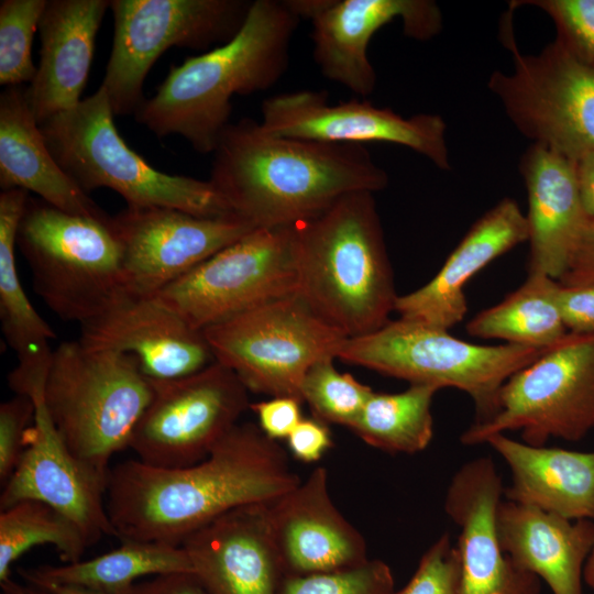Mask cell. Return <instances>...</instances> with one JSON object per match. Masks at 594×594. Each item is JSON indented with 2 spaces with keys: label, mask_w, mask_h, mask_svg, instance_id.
<instances>
[{
  "label": "cell",
  "mask_w": 594,
  "mask_h": 594,
  "mask_svg": "<svg viewBox=\"0 0 594 594\" xmlns=\"http://www.w3.org/2000/svg\"><path fill=\"white\" fill-rule=\"evenodd\" d=\"M121 594H208L194 573L155 575L134 583Z\"/></svg>",
  "instance_id": "44"
},
{
  "label": "cell",
  "mask_w": 594,
  "mask_h": 594,
  "mask_svg": "<svg viewBox=\"0 0 594 594\" xmlns=\"http://www.w3.org/2000/svg\"><path fill=\"white\" fill-rule=\"evenodd\" d=\"M557 283L542 273H528L522 285L501 302L474 316L466 323V332L510 344L553 345L568 333L554 299Z\"/></svg>",
  "instance_id": "31"
},
{
  "label": "cell",
  "mask_w": 594,
  "mask_h": 594,
  "mask_svg": "<svg viewBox=\"0 0 594 594\" xmlns=\"http://www.w3.org/2000/svg\"><path fill=\"white\" fill-rule=\"evenodd\" d=\"M510 21L508 14L503 40L513 69L494 72L487 87L522 135L574 162L594 151V62L557 40L538 54H522Z\"/></svg>",
  "instance_id": "9"
},
{
  "label": "cell",
  "mask_w": 594,
  "mask_h": 594,
  "mask_svg": "<svg viewBox=\"0 0 594 594\" xmlns=\"http://www.w3.org/2000/svg\"><path fill=\"white\" fill-rule=\"evenodd\" d=\"M295 397L278 396L250 404V409L258 419L260 429L271 439L286 438L302 419L300 405Z\"/></svg>",
  "instance_id": "41"
},
{
  "label": "cell",
  "mask_w": 594,
  "mask_h": 594,
  "mask_svg": "<svg viewBox=\"0 0 594 594\" xmlns=\"http://www.w3.org/2000/svg\"><path fill=\"white\" fill-rule=\"evenodd\" d=\"M436 386L410 384L399 393H376L350 428L366 444L388 453L414 454L433 437L431 413Z\"/></svg>",
  "instance_id": "32"
},
{
  "label": "cell",
  "mask_w": 594,
  "mask_h": 594,
  "mask_svg": "<svg viewBox=\"0 0 594 594\" xmlns=\"http://www.w3.org/2000/svg\"><path fill=\"white\" fill-rule=\"evenodd\" d=\"M47 0L0 2V84H30L36 74L32 43Z\"/></svg>",
  "instance_id": "35"
},
{
  "label": "cell",
  "mask_w": 594,
  "mask_h": 594,
  "mask_svg": "<svg viewBox=\"0 0 594 594\" xmlns=\"http://www.w3.org/2000/svg\"><path fill=\"white\" fill-rule=\"evenodd\" d=\"M52 544L64 563L81 560L89 547L79 527L51 505L24 499L0 509V582L29 549Z\"/></svg>",
  "instance_id": "33"
},
{
  "label": "cell",
  "mask_w": 594,
  "mask_h": 594,
  "mask_svg": "<svg viewBox=\"0 0 594 594\" xmlns=\"http://www.w3.org/2000/svg\"><path fill=\"white\" fill-rule=\"evenodd\" d=\"M122 544L89 560L62 565L18 568L28 583L50 582L81 586L107 594H121L143 576L193 573L182 546L155 541H121Z\"/></svg>",
  "instance_id": "30"
},
{
  "label": "cell",
  "mask_w": 594,
  "mask_h": 594,
  "mask_svg": "<svg viewBox=\"0 0 594 594\" xmlns=\"http://www.w3.org/2000/svg\"><path fill=\"white\" fill-rule=\"evenodd\" d=\"M583 580L587 586L594 590V548L586 561Z\"/></svg>",
  "instance_id": "48"
},
{
  "label": "cell",
  "mask_w": 594,
  "mask_h": 594,
  "mask_svg": "<svg viewBox=\"0 0 594 594\" xmlns=\"http://www.w3.org/2000/svg\"><path fill=\"white\" fill-rule=\"evenodd\" d=\"M534 6L550 16L556 40L579 57L594 62V0L514 1Z\"/></svg>",
  "instance_id": "37"
},
{
  "label": "cell",
  "mask_w": 594,
  "mask_h": 594,
  "mask_svg": "<svg viewBox=\"0 0 594 594\" xmlns=\"http://www.w3.org/2000/svg\"><path fill=\"white\" fill-rule=\"evenodd\" d=\"M36 586H40L42 588H45L54 594H107L103 592L81 587V586H75V585H66V584H56V583H50V582H40V583H31Z\"/></svg>",
  "instance_id": "47"
},
{
  "label": "cell",
  "mask_w": 594,
  "mask_h": 594,
  "mask_svg": "<svg viewBox=\"0 0 594 594\" xmlns=\"http://www.w3.org/2000/svg\"><path fill=\"white\" fill-rule=\"evenodd\" d=\"M29 191L20 188L0 194V319L9 346L18 358L9 374L10 388L30 396L44 385L55 339L54 329L32 306L20 282L15 262L16 233Z\"/></svg>",
  "instance_id": "29"
},
{
  "label": "cell",
  "mask_w": 594,
  "mask_h": 594,
  "mask_svg": "<svg viewBox=\"0 0 594 594\" xmlns=\"http://www.w3.org/2000/svg\"><path fill=\"white\" fill-rule=\"evenodd\" d=\"M266 509L286 576L336 572L369 560L364 537L331 499L322 466Z\"/></svg>",
  "instance_id": "20"
},
{
  "label": "cell",
  "mask_w": 594,
  "mask_h": 594,
  "mask_svg": "<svg viewBox=\"0 0 594 594\" xmlns=\"http://www.w3.org/2000/svg\"><path fill=\"white\" fill-rule=\"evenodd\" d=\"M504 486L494 461L479 457L452 476L444 512L460 528V594H540L541 582L517 565L501 548L496 509Z\"/></svg>",
  "instance_id": "19"
},
{
  "label": "cell",
  "mask_w": 594,
  "mask_h": 594,
  "mask_svg": "<svg viewBox=\"0 0 594 594\" xmlns=\"http://www.w3.org/2000/svg\"><path fill=\"white\" fill-rule=\"evenodd\" d=\"M528 238L526 215L514 199H502L473 223L427 284L397 297L395 311L402 319L449 330L468 312V282Z\"/></svg>",
  "instance_id": "23"
},
{
  "label": "cell",
  "mask_w": 594,
  "mask_h": 594,
  "mask_svg": "<svg viewBox=\"0 0 594 594\" xmlns=\"http://www.w3.org/2000/svg\"><path fill=\"white\" fill-rule=\"evenodd\" d=\"M85 344L132 355L151 381L194 374L215 362L202 331L191 328L157 297L124 295L80 324Z\"/></svg>",
  "instance_id": "21"
},
{
  "label": "cell",
  "mask_w": 594,
  "mask_h": 594,
  "mask_svg": "<svg viewBox=\"0 0 594 594\" xmlns=\"http://www.w3.org/2000/svg\"><path fill=\"white\" fill-rule=\"evenodd\" d=\"M311 23L314 59L328 79L359 97L370 96L376 73L369 59L372 36L399 19L404 33L427 41L442 26L439 7L429 0H288Z\"/></svg>",
  "instance_id": "17"
},
{
  "label": "cell",
  "mask_w": 594,
  "mask_h": 594,
  "mask_svg": "<svg viewBox=\"0 0 594 594\" xmlns=\"http://www.w3.org/2000/svg\"><path fill=\"white\" fill-rule=\"evenodd\" d=\"M261 114L262 128L275 135L328 143H393L417 152L440 169H450L447 127L438 114L405 118L358 99L330 105L327 92L317 90L270 97Z\"/></svg>",
  "instance_id": "16"
},
{
  "label": "cell",
  "mask_w": 594,
  "mask_h": 594,
  "mask_svg": "<svg viewBox=\"0 0 594 594\" xmlns=\"http://www.w3.org/2000/svg\"><path fill=\"white\" fill-rule=\"evenodd\" d=\"M152 384V398L128 449L155 468L200 462L251 404L240 378L217 361L194 374Z\"/></svg>",
  "instance_id": "14"
},
{
  "label": "cell",
  "mask_w": 594,
  "mask_h": 594,
  "mask_svg": "<svg viewBox=\"0 0 594 594\" xmlns=\"http://www.w3.org/2000/svg\"><path fill=\"white\" fill-rule=\"evenodd\" d=\"M290 453L302 462H316L332 446L327 424L316 418H302L287 437Z\"/></svg>",
  "instance_id": "42"
},
{
  "label": "cell",
  "mask_w": 594,
  "mask_h": 594,
  "mask_svg": "<svg viewBox=\"0 0 594 594\" xmlns=\"http://www.w3.org/2000/svg\"><path fill=\"white\" fill-rule=\"evenodd\" d=\"M299 21L288 0L252 1L231 40L170 66L135 120L157 138L178 134L198 153L212 154L230 124L231 98L267 90L286 72Z\"/></svg>",
  "instance_id": "3"
},
{
  "label": "cell",
  "mask_w": 594,
  "mask_h": 594,
  "mask_svg": "<svg viewBox=\"0 0 594 594\" xmlns=\"http://www.w3.org/2000/svg\"><path fill=\"white\" fill-rule=\"evenodd\" d=\"M212 155L209 180L256 229L292 227L348 194H375L388 184L362 144L275 135L250 118L230 123Z\"/></svg>",
  "instance_id": "2"
},
{
  "label": "cell",
  "mask_w": 594,
  "mask_h": 594,
  "mask_svg": "<svg viewBox=\"0 0 594 594\" xmlns=\"http://www.w3.org/2000/svg\"><path fill=\"white\" fill-rule=\"evenodd\" d=\"M558 282L564 286L594 284V219L585 220L569 266Z\"/></svg>",
  "instance_id": "43"
},
{
  "label": "cell",
  "mask_w": 594,
  "mask_h": 594,
  "mask_svg": "<svg viewBox=\"0 0 594 594\" xmlns=\"http://www.w3.org/2000/svg\"><path fill=\"white\" fill-rule=\"evenodd\" d=\"M125 293L151 297L256 228L239 217H199L170 208L125 207L111 216Z\"/></svg>",
  "instance_id": "15"
},
{
  "label": "cell",
  "mask_w": 594,
  "mask_h": 594,
  "mask_svg": "<svg viewBox=\"0 0 594 594\" xmlns=\"http://www.w3.org/2000/svg\"><path fill=\"white\" fill-rule=\"evenodd\" d=\"M28 85L6 87L0 95V187L32 191L73 215L106 220L107 215L63 170L48 150L30 108Z\"/></svg>",
  "instance_id": "27"
},
{
  "label": "cell",
  "mask_w": 594,
  "mask_h": 594,
  "mask_svg": "<svg viewBox=\"0 0 594 594\" xmlns=\"http://www.w3.org/2000/svg\"><path fill=\"white\" fill-rule=\"evenodd\" d=\"M1 594H54L45 588L24 582L20 583L9 576L0 582Z\"/></svg>",
  "instance_id": "46"
},
{
  "label": "cell",
  "mask_w": 594,
  "mask_h": 594,
  "mask_svg": "<svg viewBox=\"0 0 594 594\" xmlns=\"http://www.w3.org/2000/svg\"><path fill=\"white\" fill-rule=\"evenodd\" d=\"M546 349L474 344L446 329L398 318L371 333L346 338L337 359L410 384L458 388L473 400L474 424H480L495 414L508 378Z\"/></svg>",
  "instance_id": "8"
},
{
  "label": "cell",
  "mask_w": 594,
  "mask_h": 594,
  "mask_svg": "<svg viewBox=\"0 0 594 594\" xmlns=\"http://www.w3.org/2000/svg\"><path fill=\"white\" fill-rule=\"evenodd\" d=\"M461 557L449 532L422 554L409 582L395 594H460Z\"/></svg>",
  "instance_id": "38"
},
{
  "label": "cell",
  "mask_w": 594,
  "mask_h": 594,
  "mask_svg": "<svg viewBox=\"0 0 594 594\" xmlns=\"http://www.w3.org/2000/svg\"><path fill=\"white\" fill-rule=\"evenodd\" d=\"M110 0H47L38 23L40 63L26 97L38 125L76 107Z\"/></svg>",
  "instance_id": "24"
},
{
  "label": "cell",
  "mask_w": 594,
  "mask_h": 594,
  "mask_svg": "<svg viewBox=\"0 0 594 594\" xmlns=\"http://www.w3.org/2000/svg\"><path fill=\"white\" fill-rule=\"evenodd\" d=\"M300 482L276 440L239 422L196 464L163 469L128 460L110 468L106 501L121 541L180 546L220 516L270 503Z\"/></svg>",
  "instance_id": "1"
},
{
  "label": "cell",
  "mask_w": 594,
  "mask_h": 594,
  "mask_svg": "<svg viewBox=\"0 0 594 594\" xmlns=\"http://www.w3.org/2000/svg\"><path fill=\"white\" fill-rule=\"evenodd\" d=\"M594 429V333L568 332L502 386L495 414L472 424L464 446L518 430L522 442L542 447L550 438L578 442Z\"/></svg>",
  "instance_id": "10"
},
{
  "label": "cell",
  "mask_w": 594,
  "mask_h": 594,
  "mask_svg": "<svg viewBox=\"0 0 594 594\" xmlns=\"http://www.w3.org/2000/svg\"><path fill=\"white\" fill-rule=\"evenodd\" d=\"M395 580L387 563L369 559L336 572L287 575L278 594H395Z\"/></svg>",
  "instance_id": "36"
},
{
  "label": "cell",
  "mask_w": 594,
  "mask_h": 594,
  "mask_svg": "<svg viewBox=\"0 0 594 594\" xmlns=\"http://www.w3.org/2000/svg\"><path fill=\"white\" fill-rule=\"evenodd\" d=\"M519 169L528 196V273H542L559 280L587 219L579 196L574 162L532 144L522 155Z\"/></svg>",
  "instance_id": "26"
},
{
  "label": "cell",
  "mask_w": 594,
  "mask_h": 594,
  "mask_svg": "<svg viewBox=\"0 0 594 594\" xmlns=\"http://www.w3.org/2000/svg\"><path fill=\"white\" fill-rule=\"evenodd\" d=\"M333 358L317 361L306 373L300 388L312 417L324 422L351 428L359 418L373 389L350 373L339 372Z\"/></svg>",
  "instance_id": "34"
},
{
  "label": "cell",
  "mask_w": 594,
  "mask_h": 594,
  "mask_svg": "<svg viewBox=\"0 0 594 594\" xmlns=\"http://www.w3.org/2000/svg\"><path fill=\"white\" fill-rule=\"evenodd\" d=\"M507 463L512 485L505 499L534 506L570 520L594 521V451L534 447L491 436L486 442Z\"/></svg>",
  "instance_id": "28"
},
{
  "label": "cell",
  "mask_w": 594,
  "mask_h": 594,
  "mask_svg": "<svg viewBox=\"0 0 594 594\" xmlns=\"http://www.w3.org/2000/svg\"><path fill=\"white\" fill-rule=\"evenodd\" d=\"M495 524L502 550L544 581L552 594H583L584 568L594 548V521L570 520L504 498Z\"/></svg>",
  "instance_id": "25"
},
{
  "label": "cell",
  "mask_w": 594,
  "mask_h": 594,
  "mask_svg": "<svg viewBox=\"0 0 594 594\" xmlns=\"http://www.w3.org/2000/svg\"><path fill=\"white\" fill-rule=\"evenodd\" d=\"M245 0H110L114 21L101 87L113 114H134L146 99L144 80L156 59L176 46L205 51L231 40L243 25Z\"/></svg>",
  "instance_id": "11"
},
{
  "label": "cell",
  "mask_w": 594,
  "mask_h": 594,
  "mask_svg": "<svg viewBox=\"0 0 594 594\" xmlns=\"http://www.w3.org/2000/svg\"><path fill=\"white\" fill-rule=\"evenodd\" d=\"M266 504L231 510L182 542L208 594H278L286 575Z\"/></svg>",
  "instance_id": "22"
},
{
  "label": "cell",
  "mask_w": 594,
  "mask_h": 594,
  "mask_svg": "<svg viewBox=\"0 0 594 594\" xmlns=\"http://www.w3.org/2000/svg\"><path fill=\"white\" fill-rule=\"evenodd\" d=\"M576 185L583 212L594 219V151L574 161Z\"/></svg>",
  "instance_id": "45"
},
{
  "label": "cell",
  "mask_w": 594,
  "mask_h": 594,
  "mask_svg": "<svg viewBox=\"0 0 594 594\" xmlns=\"http://www.w3.org/2000/svg\"><path fill=\"white\" fill-rule=\"evenodd\" d=\"M215 361L229 367L248 391L301 399L307 371L337 359L346 339L297 296L250 309L204 331Z\"/></svg>",
  "instance_id": "12"
},
{
  "label": "cell",
  "mask_w": 594,
  "mask_h": 594,
  "mask_svg": "<svg viewBox=\"0 0 594 594\" xmlns=\"http://www.w3.org/2000/svg\"><path fill=\"white\" fill-rule=\"evenodd\" d=\"M113 118L99 86L76 107L40 125L50 152L82 191L112 189L128 207L170 208L208 218L235 216L210 180L152 167L123 141Z\"/></svg>",
  "instance_id": "6"
},
{
  "label": "cell",
  "mask_w": 594,
  "mask_h": 594,
  "mask_svg": "<svg viewBox=\"0 0 594 594\" xmlns=\"http://www.w3.org/2000/svg\"><path fill=\"white\" fill-rule=\"evenodd\" d=\"M35 404L18 395L0 405V482L3 485L16 469L24 451V437L33 424Z\"/></svg>",
  "instance_id": "39"
},
{
  "label": "cell",
  "mask_w": 594,
  "mask_h": 594,
  "mask_svg": "<svg viewBox=\"0 0 594 594\" xmlns=\"http://www.w3.org/2000/svg\"><path fill=\"white\" fill-rule=\"evenodd\" d=\"M554 299L568 332L594 333V284L564 286L558 282Z\"/></svg>",
  "instance_id": "40"
},
{
  "label": "cell",
  "mask_w": 594,
  "mask_h": 594,
  "mask_svg": "<svg viewBox=\"0 0 594 594\" xmlns=\"http://www.w3.org/2000/svg\"><path fill=\"white\" fill-rule=\"evenodd\" d=\"M42 391L30 395L34 420L25 432L20 462L2 485L0 509L24 499L41 501L74 521L89 547L117 537L107 509V479L69 451L44 406Z\"/></svg>",
  "instance_id": "18"
},
{
  "label": "cell",
  "mask_w": 594,
  "mask_h": 594,
  "mask_svg": "<svg viewBox=\"0 0 594 594\" xmlns=\"http://www.w3.org/2000/svg\"><path fill=\"white\" fill-rule=\"evenodd\" d=\"M16 246L34 290L64 320L82 324L128 295L111 216L101 220L73 215L29 196Z\"/></svg>",
  "instance_id": "7"
},
{
  "label": "cell",
  "mask_w": 594,
  "mask_h": 594,
  "mask_svg": "<svg viewBox=\"0 0 594 594\" xmlns=\"http://www.w3.org/2000/svg\"><path fill=\"white\" fill-rule=\"evenodd\" d=\"M297 296L346 338L376 331L398 297L374 194H348L292 226Z\"/></svg>",
  "instance_id": "4"
},
{
  "label": "cell",
  "mask_w": 594,
  "mask_h": 594,
  "mask_svg": "<svg viewBox=\"0 0 594 594\" xmlns=\"http://www.w3.org/2000/svg\"><path fill=\"white\" fill-rule=\"evenodd\" d=\"M153 395L136 360L79 339L53 350L42 398L69 451L108 479L111 458L129 442Z\"/></svg>",
  "instance_id": "5"
},
{
  "label": "cell",
  "mask_w": 594,
  "mask_h": 594,
  "mask_svg": "<svg viewBox=\"0 0 594 594\" xmlns=\"http://www.w3.org/2000/svg\"><path fill=\"white\" fill-rule=\"evenodd\" d=\"M292 227L258 228L160 290L191 328L205 329L264 304L297 295Z\"/></svg>",
  "instance_id": "13"
}]
</instances>
